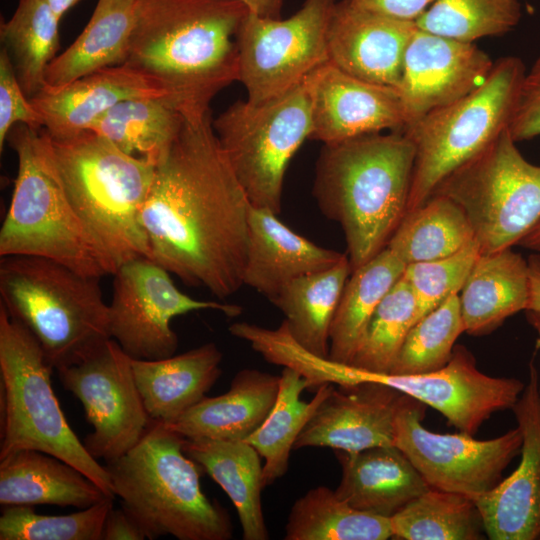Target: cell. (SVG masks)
Listing matches in <instances>:
<instances>
[{"label":"cell","instance_id":"ffe728a7","mask_svg":"<svg viewBox=\"0 0 540 540\" xmlns=\"http://www.w3.org/2000/svg\"><path fill=\"white\" fill-rule=\"evenodd\" d=\"M415 22L337 2L327 30L329 62L370 83L397 88Z\"/></svg>","mask_w":540,"mask_h":540},{"label":"cell","instance_id":"52a82bcc","mask_svg":"<svg viewBox=\"0 0 540 540\" xmlns=\"http://www.w3.org/2000/svg\"><path fill=\"white\" fill-rule=\"evenodd\" d=\"M0 298L7 313L38 341L53 369L80 362L111 338L100 278L57 261L1 257Z\"/></svg>","mask_w":540,"mask_h":540},{"label":"cell","instance_id":"d6a6232c","mask_svg":"<svg viewBox=\"0 0 540 540\" xmlns=\"http://www.w3.org/2000/svg\"><path fill=\"white\" fill-rule=\"evenodd\" d=\"M309 388L307 380L294 369L283 367L276 402L264 422L244 441L252 445L264 459V488L281 478L288 469L290 452L299 434L323 400L333 390V384L316 389L310 402L300 396Z\"/></svg>","mask_w":540,"mask_h":540},{"label":"cell","instance_id":"8992f818","mask_svg":"<svg viewBox=\"0 0 540 540\" xmlns=\"http://www.w3.org/2000/svg\"><path fill=\"white\" fill-rule=\"evenodd\" d=\"M7 140L18 170L0 229V256L46 258L100 279L113 275L116 266L68 198L44 128L17 124Z\"/></svg>","mask_w":540,"mask_h":540},{"label":"cell","instance_id":"60d3db41","mask_svg":"<svg viewBox=\"0 0 540 540\" xmlns=\"http://www.w3.org/2000/svg\"><path fill=\"white\" fill-rule=\"evenodd\" d=\"M113 498L67 515H43L32 506H4L0 540H102Z\"/></svg>","mask_w":540,"mask_h":540},{"label":"cell","instance_id":"b9f144b4","mask_svg":"<svg viewBox=\"0 0 540 540\" xmlns=\"http://www.w3.org/2000/svg\"><path fill=\"white\" fill-rule=\"evenodd\" d=\"M479 255L474 240L450 256L406 265L402 277L416 299V321L461 291Z\"/></svg>","mask_w":540,"mask_h":540},{"label":"cell","instance_id":"30bf717a","mask_svg":"<svg viewBox=\"0 0 540 540\" xmlns=\"http://www.w3.org/2000/svg\"><path fill=\"white\" fill-rule=\"evenodd\" d=\"M212 126L251 205L279 214L288 163L312 131L308 76L263 103L234 102Z\"/></svg>","mask_w":540,"mask_h":540},{"label":"cell","instance_id":"4fadbf2b","mask_svg":"<svg viewBox=\"0 0 540 540\" xmlns=\"http://www.w3.org/2000/svg\"><path fill=\"white\" fill-rule=\"evenodd\" d=\"M425 410V404L404 394L394 421V445L430 488L475 500L502 480L503 471L521 452L518 426L488 440L463 432L435 433L422 425Z\"/></svg>","mask_w":540,"mask_h":540},{"label":"cell","instance_id":"816d5d0a","mask_svg":"<svg viewBox=\"0 0 540 540\" xmlns=\"http://www.w3.org/2000/svg\"><path fill=\"white\" fill-rule=\"evenodd\" d=\"M526 318L529 324L537 332L540 338V312L528 310L526 311ZM538 396H539V406H540V387L538 390Z\"/></svg>","mask_w":540,"mask_h":540},{"label":"cell","instance_id":"3957f363","mask_svg":"<svg viewBox=\"0 0 540 540\" xmlns=\"http://www.w3.org/2000/svg\"><path fill=\"white\" fill-rule=\"evenodd\" d=\"M415 149L402 132L324 144L313 195L344 233L354 271L386 248L407 211Z\"/></svg>","mask_w":540,"mask_h":540},{"label":"cell","instance_id":"ac0fdd59","mask_svg":"<svg viewBox=\"0 0 540 540\" xmlns=\"http://www.w3.org/2000/svg\"><path fill=\"white\" fill-rule=\"evenodd\" d=\"M538 374L529 380L512 407L523 435L517 468L474 500L491 540H540V406Z\"/></svg>","mask_w":540,"mask_h":540},{"label":"cell","instance_id":"ab89813d","mask_svg":"<svg viewBox=\"0 0 540 540\" xmlns=\"http://www.w3.org/2000/svg\"><path fill=\"white\" fill-rule=\"evenodd\" d=\"M463 332L459 295L455 294L414 323L389 373L420 374L443 368Z\"/></svg>","mask_w":540,"mask_h":540},{"label":"cell","instance_id":"7402d4cb","mask_svg":"<svg viewBox=\"0 0 540 540\" xmlns=\"http://www.w3.org/2000/svg\"><path fill=\"white\" fill-rule=\"evenodd\" d=\"M278 214L251 206L243 285L272 300L290 281L328 269L345 254L320 247L283 224Z\"/></svg>","mask_w":540,"mask_h":540},{"label":"cell","instance_id":"ee69618b","mask_svg":"<svg viewBox=\"0 0 540 540\" xmlns=\"http://www.w3.org/2000/svg\"><path fill=\"white\" fill-rule=\"evenodd\" d=\"M508 130L516 143L540 136V55L525 71Z\"/></svg>","mask_w":540,"mask_h":540},{"label":"cell","instance_id":"7dc6e473","mask_svg":"<svg viewBox=\"0 0 540 540\" xmlns=\"http://www.w3.org/2000/svg\"><path fill=\"white\" fill-rule=\"evenodd\" d=\"M527 262L529 272V300L526 311L540 312V255H530Z\"/></svg>","mask_w":540,"mask_h":540},{"label":"cell","instance_id":"f546056e","mask_svg":"<svg viewBox=\"0 0 540 540\" xmlns=\"http://www.w3.org/2000/svg\"><path fill=\"white\" fill-rule=\"evenodd\" d=\"M351 272L345 254L328 269L290 281L270 300L283 313L291 336L313 354L329 357L332 320Z\"/></svg>","mask_w":540,"mask_h":540},{"label":"cell","instance_id":"e575fe53","mask_svg":"<svg viewBox=\"0 0 540 540\" xmlns=\"http://www.w3.org/2000/svg\"><path fill=\"white\" fill-rule=\"evenodd\" d=\"M390 518L351 507L326 486L297 499L285 525V540H386Z\"/></svg>","mask_w":540,"mask_h":540},{"label":"cell","instance_id":"d590c367","mask_svg":"<svg viewBox=\"0 0 540 540\" xmlns=\"http://www.w3.org/2000/svg\"><path fill=\"white\" fill-rule=\"evenodd\" d=\"M60 18L44 0H19L1 22L0 39L24 93L30 99L45 86V72L59 47Z\"/></svg>","mask_w":540,"mask_h":540},{"label":"cell","instance_id":"7c38bea8","mask_svg":"<svg viewBox=\"0 0 540 540\" xmlns=\"http://www.w3.org/2000/svg\"><path fill=\"white\" fill-rule=\"evenodd\" d=\"M336 0H304L287 19L248 13L236 35L239 78L260 104L292 89L329 61L327 30Z\"/></svg>","mask_w":540,"mask_h":540},{"label":"cell","instance_id":"9a60e30c","mask_svg":"<svg viewBox=\"0 0 540 540\" xmlns=\"http://www.w3.org/2000/svg\"><path fill=\"white\" fill-rule=\"evenodd\" d=\"M63 387L81 402L93 427L83 443L105 463L134 447L151 419L137 387L131 357L112 338L78 363L56 370Z\"/></svg>","mask_w":540,"mask_h":540},{"label":"cell","instance_id":"7bdbcfd3","mask_svg":"<svg viewBox=\"0 0 540 540\" xmlns=\"http://www.w3.org/2000/svg\"><path fill=\"white\" fill-rule=\"evenodd\" d=\"M17 124L34 129L44 127L43 119L24 93L5 49L0 51V150L10 130Z\"/></svg>","mask_w":540,"mask_h":540},{"label":"cell","instance_id":"f35d334b","mask_svg":"<svg viewBox=\"0 0 540 540\" xmlns=\"http://www.w3.org/2000/svg\"><path fill=\"white\" fill-rule=\"evenodd\" d=\"M416 315L413 291L401 277L372 314L350 364L362 370L389 373Z\"/></svg>","mask_w":540,"mask_h":540},{"label":"cell","instance_id":"83f0119b","mask_svg":"<svg viewBox=\"0 0 540 540\" xmlns=\"http://www.w3.org/2000/svg\"><path fill=\"white\" fill-rule=\"evenodd\" d=\"M183 449L231 499L243 539L267 540L261 501L263 465L256 449L244 440L185 437Z\"/></svg>","mask_w":540,"mask_h":540},{"label":"cell","instance_id":"f6af8a7d","mask_svg":"<svg viewBox=\"0 0 540 540\" xmlns=\"http://www.w3.org/2000/svg\"><path fill=\"white\" fill-rule=\"evenodd\" d=\"M352 5L400 21L416 22L435 0H348Z\"/></svg>","mask_w":540,"mask_h":540},{"label":"cell","instance_id":"7a4b0ae2","mask_svg":"<svg viewBox=\"0 0 540 540\" xmlns=\"http://www.w3.org/2000/svg\"><path fill=\"white\" fill-rule=\"evenodd\" d=\"M236 0H137L126 64L161 81L184 111L210 108L239 78Z\"/></svg>","mask_w":540,"mask_h":540},{"label":"cell","instance_id":"484cf974","mask_svg":"<svg viewBox=\"0 0 540 540\" xmlns=\"http://www.w3.org/2000/svg\"><path fill=\"white\" fill-rule=\"evenodd\" d=\"M107 498L112 497L80 470L51 454L20 450L0 459L2 506L84 509Z\"/></svg>","mask_w":540,"mask_h":540},{"label":"cell","instance_id":"4316f807","mask_svg":"<svg viewBox=\"0 0 540 540\" xmlns=\"http://www.w3.org/2000/svg\"><path fill=\"white\" fill-rule=\"evenodd\" d=\"M459 295L465 332L483 336L527 309L528 262L511 248L478 256Z\"/></svg>","mask_w":540,"mask_h":540},{"label":"cell","instance_id":"681fc988","mask_svg":"<svg viewBox=\"0 0 540 540\" xmlns=\"http://www.w3.org/2000/svg\"><path fill=\"white\" fill-rule=\"evenodd\" d=\"M518 245L540 252V222L519 242Z\"/></svg>","mask_w":540,"mask_h":540},{"label":"cell","instance_id":"4dcf8cb0","mask_svg":"<svg viewBox=\"0 0 540 540\" xmlns=\"http://www.w3.org/2000/svg\"><path fill=\"white\" fill-rule=\"evenodd\" d=\"M184 116L170 97L133 98L110 108L89 130L156 166L177 137Z\"/></svg>","mask_w":540,"mask_h":540},{"label":"cell","instance_id":"5bb4252c","mask_svg":"<svg viewBox=\"0 0 540 540\" xmlns=\"http://www.w3.org/2000/svg\"><path fill=\"white\" fill-rule=\"evenodd\" d=\"M170 274L144 256L124 262L113 274L110 336L132 359L157 360L174 355L178 336L171 321L176 316L215 310L236 317L242 312L235 304L188 296L176 287Z\"/></svg>","mask_w":540,"mask_h":540},{"label":"cell","instance_id":"bcb514c9","mask_svg":"<svg viewBox=\"0 0 540 540\" xmlns=\"http://www.w3.org/2000/svg\"><path fill=\"white\" fill-rule=\"evenodd\" d=\"M146 536L135 519L122 507L108 512L102 540H143Z\"/></svg>","mask_w":540,"mask_h":540},{"label":"cell","instance_id":"836d02e7","mask_svg":"<svg viewBox=\"0 0 540 540\" xmlns=\"http://www.w3.org/2000/svg\"><path fill=\"white\" fill-rule=\"evenodd\" d=\"M474 240L463 209L450 198L433 194L405 213L386 247L408 265L450 256Z\"/></svg>","mask_w":540,"mask_h":540},{"label":"cell","instance_id":"ba28073f","mask_svg":"<svg viewBox=\"0 0 540 540\" xmlns=\"http://www.w3.org/2000/svg\"><path fill=\"white\" fill-rule=\"evenodd\" d=\"M52 370L35 337L0 305V459L20 450L51 454L115 498L105 466L90 455L61 409Z\"/></svg>","mask_w":540,"mask_h":540},{"label":"cell","instance_id":"8fae6325","mask_svg":"<svg viewBox=\"0 0 540 540\" xmlns=\"http://www.w3.org/2000/svg\"><path fill=\"white\" fill-rule=\"evenodd\" d=\"M433 194L463 209L481 254L519 244L540 222V166L524 158L508 128Z\"/></svg>","mask_w":540,"mask_h":540},{"label":"cell","instance_id":"44dd1931","mask_svg":"<svg viewBox=\"0 0 540 540\" xmlns=\"http://www.w3.org/2000/svg\"><path fill=\"white\" fill-rule=\"evenodd\" d=\"M146 97L174 99L161 81L124 63L99 69L60 88L44 87L30 101L43 119V128L60 135L89 129L116 104Z\"/></svg>","mask_w":540,"mask_h":540},{"label":"cell","instance_id":"74e56055","mask_svg":"<svg viewBox=\"0 0 540 540\" xmlns=\"http://www.w3.org/2000/svg\"><path fill=\"white\" fill-rule=\"evenodd\" d=\"M520 19L518 0H435L415 23L421 30L473 43L506 34Z\"/></svg>","mask_w":540,"mask_h":540},{"label":"cell","instance_id":"277c9868","mask_svg":"<svg viewBox=\"0 0 540 540\" xmlns=\"http://www.w3.org/2000/svg\"><path fill=\"white\" fill-rule=\"evenodd\" d=\"M183 440L152 420L134 447L105 463L113 493L148 539L228 540L230 517L202 492V468L185 453Z\"/></svg>","mask_w":540,"mask_h":540},{"label":"cell","instance_id":"d4e9b609","mask_svg":"<svg viewBox=\"0 0 540 540\" xmlns=\"http://www.w3.org/2000/svg\"><path fill=\"white\" fill-rule=\"evenodd\" d=\"M213 342L157 360L132 359L135 381L151 420L168 424L200 402L221 375Z\"/></svg>","mask_w":540,"mask_h":540},{"label":"cell","instance_id":"1f68e13d","mask_svg":"<svg viewBox=\"0 0 540 540\" xmlns=\"http://www.w3.org/2000/svg\"><path fill=\"white\" fill-rule=\"evenodd\" d=\"M405 263L389 248L351 272L330 329L329 358L350 364L378 304L402 277Z\"/></svg>","mask_w":540,"mask_h":540},{"label":"cell","instance_id":"d6986e66","mask_svg":"<svg viewBox=\"0 0 540 540\" xmlns=\"http://www.w3.org/2000/svg\"><path fill=\"white\" fill-rule=\"evenodd\" d=\"M404 394L384 384L335 387L309 419L293 449L328 447L349 453L394 445V421Z\"/></svg>","mask_w":540,"mask_h":540},{"label":"cell","instance_id":"8d00e7d4","mask_svg":"<svg viewBox=\"0 0 540 540\" xmlns=\"http://www.w3.org/2000/svg\"><path fill=\"white\" fill-rule=\"evenodd\" d=\"M393 537L403 540H478L485 534L473 499L429 488L390 517Z\"/></svg>","mask_w":540,"mask_h":540},{"label":"cell","instance_id":"5b68a950","mask_svg":"<svg viewBox=\"0 0 540 540\" xmlns=\"http://www.w3.org/2000/svg\"><path fill=\"white\" fill-rule=\"evenodd\" d=\"M44 130L70 202L116 268L150 258L140 212L155 165L89 129L60 135Z\"/></svg>","mask_w":540,"mask_h":540},{"label":"cell","instance_id":"f1b7e54d","mask_svg":"<svg viewBox=\"0 0 540 540\" xmlns=\"http://www.w3.org/2000/svg\"><path fill=\"white\" fill-rule=\"evenodd\" d=\"M137 0H98L77 39L48 65L45 86L60 88L99 69L124 64Z\"/></svg>","mask_w":540,"mask_h":540},{"label":"cell","instance_id":"c3c4849f","mask_svg":"<svg viewBox=\"0 0 540 540\" xmlns=\"http://www.w3.org/2000/svg\"><path fill=\"white\" fill-rule=\"evenodd\" d=\"M244 4L250 13L263 18H281L283 0H236Z\"/></svg>","mask_w":540,"mask_h":540},{"label":"cell","instance_id":"9c48e42d","mask_svg":"<svg viewBox=\"0 0 540 540\" xmlns=\"http://www.w3.org/2000/svg\"><path fill=\"white\" fill-rule=\"evenodd\" d=\"M525 71L519 57H501L478 88L404 129L415 149L407 211L508 128Z\"/></svg>","mask_w":540,"mask_h":540},{"label":"cell","instance_id":"603a6c76","mask_svg":"<svg viewBox=\"0 0 540 540\" xmlns=\"http://www.w3.org/2000/svg\"><path fill=\"white\" fill-rule=\"evenodd\" d=\"M334 451L342 470L334 491L355 509L390 518L430 488L395 445Z\"/></svg>","mask_w":540,"mask_h":540},{"label":"cell","instance_id":"e0dca14e","mask_svg":"<svg viewBox=\"0 0 540 540\" xmlns=\"http://www.w3.org/2000/svg\"><path fill=\"white\" fill-rule=\"evenodd\" d=\"M308 78L312 103L309 139L330 144L405 129L406 115L395 88L354 77L329 61Z\"/></svg>","mask_w":540,"mask_h":540},{"label":"cell","instance_id":"cb8c5ba5","mask_svg":"<svg viewBox=\"0 0 540 540\" xmlns=\"http://www.w3.org/2000/svg\"><path fill=\"white\" fill-rule=\"evenodd\" d=\"M279 381L280 376L243 369L227 392L206 396L173 422L163 424L185 438L246 440L272 410Z\"/></svg>","mask_w":540,"mask_h":540},{"label":"cell","instance_id":"6da1fadb","mask_svg":"<svg viewBox=\"0 0 540 540\" xmlns=\"http://www.w3.org/2000/svg\"><path fill=\"white\" fill-rule=\"evenodd\" d=\"M184 114L155 166L140 222L152 260L185 284L225 299L243 286L252 205L219 143L210 108Z\"/></svg>","mask_w":540,"mask_h":540},{"label":"cell","instance_id":"2e32d148","mask_svg":"<svg viewBox=\"0 0 540 540\" xmlns=\"http://www.w3.org/2000/svg\"><path fill=\"white\" fill-rule=\"evenodd\" d=\"M493 65L490 56L475 44L417 27L406 48L396 88L405 111L406 127L478 88Z\"/></svg>","mask_w":540,"mask_h":540},{"label":"cell","instance_id":"f907efd6","mask_svg":"<svg viewBox=\"0 0 540 540\" xmlns=\"http://www.w3.org/2000/svg\"><path fill=\"white\" fill-rule=\"evenodd\" d=\"M52 11L61 19L63 15L80 0H44Z\"/></svg>","mask_w":540,"mask_h":540}]
</instances>
